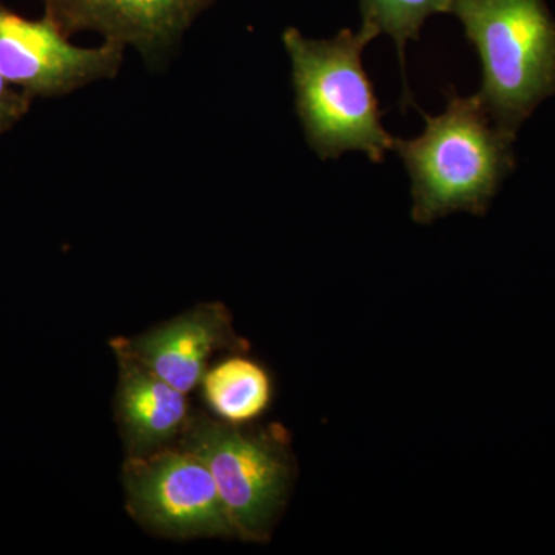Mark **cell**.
<instances>
[{
	"instance_id": "1",
	"label": "cell",
	"mask_w": 555,
	"mask_h": 555,
	"mask_svg": "<svg viewBox=\"0 0 555 555\" xmlns=\"http://www.w3.org/2000/svg\"><path fill=\"white\" fill-rule=\"evenodd\" d=\"M425 120L422 137L396 138L392 149L411 177L412 219L427 225L455 211L483 217L516 169L514 139L495 126L476 94L448 91L447 109Z\"/></svg>"
},
{
	"instance_id": "2",
	"label": "cell",
	"mask_w": 555,
	"mask_h": 555,
	"mask_svg": "<svg viewBox=\"0 0 555 555\" xmlns=\"http://www.w3.org/2000/svg\"><path fill=\"white\" fill-rule=\"evenodd\" d=\"M374 39L361 27L323 40L305 38L297 28L284 31L299 122L321 159L361 152L379 164L393 149L396 138L383 127L374 86L361 61Z\"/></svg>"
},
{
	"instance_id": "3",
	"label": "cell",
	"mask_w": 555,
	"mask_h": 555,
	"mask_svg": "<svg viewBox=\"0 0 555 555\" xmlns=\"http://www.w3.org/2000/svg\"><path fill=\"white\" fill-rule=\"evenodd\" d=\"M476 47L483 82L476 96L516 141L534 109L555 94V21L545 0H451Z\"/></svg>"
},
{
	"instance_id": "4",
	"label": "cell",
	"mask_w": 555,
	"mask_h": 555,
	"mask_svg": "<svg viewBox=\"0 0 555 555\" xmlns=\"http://www.w3.org/2000/svg\"><path fill=\"white\" fill-rule=\"evenodd\" d=\"M178 448L198 456L217 483L240 540L268 543L297 480V455L280 423H229L190 411Z\"/></svg>"
},
{
	"instance_id": "5",
	"label": "cell",
	"mask_w": 555,
	"mask_h": 555,
	"mask_svg": "<svg viewBox=\"0 0 555 555\" xmlns=\"http://www.w3.org/2000/svg\"><path fill=\"white\" fill-rule=\"evenodd\" d=\"M120 480L130 517L150 534L238 539L210 470L181 448L126 459Z\"/></svg>"
},
{
	"instance_id": "6",
	"label": "cell",
	"mask_w": 555,
	"mask_h": 555,
	"mask_svg": "<svg viewBox=\"0 0 555 555\" xmlns=\"http://www.w3.org/2000/svg\"><path fill=\"white\" fill-rule=\"evenodd\" d=\"M126 47L108 42L94 49L73 46L49 20H27L0 0V73L31 98H61L120 69Z\"/></svg>"
},
{
	"instance_id": "7",
	"label": "cell",
	"mask_w": 555,
	"mask_h": 555,
	"mask_svg": "<svg viewBox=\"0 0 555 555\" xmlns=\"http://www.w3.org/2000/svg\"><path fill=\"white\" fill-rule=\"evenodd\" d=\"M113 352L134 358L181 392L201 385L215 352L247 353L250 345L236 334L222 302H199L134 337L112 338Z\"/></svg>"
},
{
	"instance_id": "8",
	"label": "cell",
	"mask_w": 555,
	"mask_h": 555,
	"mask_svg": "<svg viewBox=\"0 0 555 555\" xmlns=\"http://www.w3.org/2000/svg\"><path fill=\"white\" fill-rule=\"evenodd\" d=\"M215 0H42L46 14L67 38L100 33L134 47L150 64L166 56L193 21Z\"/></svg>"
},
{
	"instance_id": "9",
	"label": "cell",
	"mask_w": 555,
	"mask_h": 555,
	"mask_svg": "<svg viewBox=\"0 0 555 555\" xmlns=\"http://www.w3.org/2000/svg\"><path fill=\"white\" fill-rule=\"evenodd\" d=\"M118 386L115 420L126 459H145L177 447L190 411L188 393L126 353L115 352Z\"/></svg>"
},
{
	"instance_id": "10",
	"label": "cell",
	"mask_w": 555,
	"mask_h": 555,
	"mask_svg": "<svg viewBox=\"0 0 555 555\" xmlns=\"http://www.w3.org/2000/svg\"><path fill=\"white\" fill-rule=\"evenodd\" d=\"M199 386L215 416L238 425L254 423L273 400V382L268 369L243 353L207 369Z\"/></svg>"
},
{
	"instance_id": "11",
	"label": "cell",
	"mask_w": 555,
	"mask_h": 555,
	"mask_svg": "<svg viewBox=\"0 0 555 555\" xmlns=\"http://www.w3.org/2000/svg\"><path fill=\"white\" fill-rule=\"evenodd\" d=\"M361 28L375 38L387 35L396 42L400 67L406 82L404 50L409 40H418L430 16L449 13L451 0H360Z\"/></svg>"
},
{
	"instance_id": "12",
	"label": "cell",
	"mask_w": 555,
	"mask_h": 555,
	"mask_svg": "<svg viewBox=\"0 0 555 555\" xmlns=\"http://www.w3.org/2000/svg\"><path fill=\"white\" fill-rule=\"evenodd\" d=\"M35 98L17 89L0 73V134L13 129L27 115Z\"/></svg>"
}]
</instances>
